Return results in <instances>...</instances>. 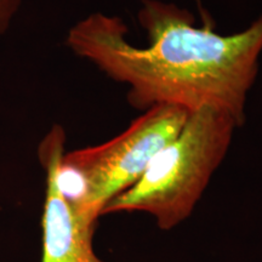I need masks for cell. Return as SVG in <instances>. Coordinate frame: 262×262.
Instances as JSON below:
<instances>
[{
	"mask_svg": "<svg viewBox=\"0 0 262 262\" xmlns=\"http://www.w3.org/2000/svg\"><path fill=\"white\" fill-rule=\"evenodd\" d=\"M19 5L21 0H0V37L8 31Z\"/></svg>",
	"mask_w": 262,
	"mask_h": 262,
	"instance_id": "obj_5",
	"label": "cell"
},
{
	"mask_svg": "<svg viewBox=\"0 0 262 262\" xmlns=\"http://www.w3.org/2000/svg\"><path fill=\"white\" fill-rule=\"evenodd\" d=\"M189 113L182 107L157 104L112 140L64 153L61 187L78 217L96 227L108 203L135 185L157 153L178 136Z\"/></svg>",
	"mask_w": 262,
	"mask_h": 262,
	"instance_id": "obj_3",
	"label": "cell"
},
{
	"mask_svg": "<svg viewBox=\"0 0 262 262\" xmlns=\"http://www.w3.org/2000/svg\"><path fill=\"white\" fill-rule=\"evenodd\" d=\"M137 17L147 47L126 40L122 18L100 12L73 26L67 45L110 78L129 85L127 100L137 110L171 104L194 112L211 107L243 125L262 52V16L229 35L195 27L188 10L159 0H142Z\"/></svg>",
	"mask_w": 262,
	"mask_h": 262,
	"instance_id": "obj_1",
	"label": "cell"
},
{
	"mask_svg": "<svg viewBox=\"0 0 262 262\" xmlns=\"http://www.w3.org/2000/svg\"><path fill=\"white\" fill-rule=\"evenodd\" d=\"M66 134L54 125L39 145L38 155L47 171V193L42 212L41 262H104L95 254V227L78 217L60 182Z\"/></svg>",
	"mask_w": 262,
	"mask_h": 262,
	"instance_id": "obj_4",
	"label": "cell"
},
{
	"mask_svg": "<svg viewBox=\"0 0 262 262\" xmlns=\"http://www.w3.org/2000/svg\"><path fill=\"white\" fill-rule=\"evenodd\" d=\"M237 127L233 118L216 108L191 112L178 136L157 153L135 185L108 203L102 215L146 212L163 231L182 224L227 155Z\"/></svg>",
	"mask_w": 262,
	"mask_h": 262,
	"instance_id": "obj_2",
	"label": "cell"
}]
</instances>
